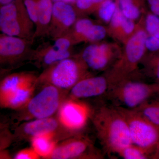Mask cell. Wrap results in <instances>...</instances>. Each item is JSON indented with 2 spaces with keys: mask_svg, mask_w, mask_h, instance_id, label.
<instances>
[{
  "mask_svg": "<svg viewBox=\"0 0 159 159\" xmlns=\"http://www.w3.org/2000/svg\"><path fill=\"white\" fill-rule=\"evenodd\" d=\"M121 27L126 34H130L134 29V24L132 20L127 18L124 16Z\"/></svg>",
  "mask_w": 159,
  "mask_h": 159,
  "instance_id": "obj_31",
  "label": "cell"
},
{
  "mask_svg": "<svg viewBox=\"0 0 159 159\" xmlns=\"http://www.w3.org/2000/svg\"><path fill=\"white\" fill-rule=\"evenodd\" d=\"M112 84L109 76H89L80 80L70 90L68 98L79 100L99 97L106 94Z\"/></svg>",
  "mask_w": 159,
  "mask_h": 159,
  "instance_id": "obj_11",
  "label": "cell"
},
{
  "mask_svg": "<svg viewBox=\"0 0 159 159\" xmlns=\"http://www.w3.org/2000/svg\"><path fill=\"white\" fill-rule=\"evenodd\" d=\"M37 79L28 83L0 102L1 107L15 110L25 105L33 97L38 87Z\"/></svg>",
  "mask_w": 159,
  "mask_h": 159,
  "instance_id": "obj_16",
  "label": "cell"
},
{
  "mask_svg": "<svg viewBox=\"0 0 159 159\" xmlns=\"http://www.w3.org/2000/svg\"><path fill=\"white\" fill-rule=\"evenodd\" d=\"M149 67L152 70V76L159 82V55L154 57L150 61Z\"/></svg>",
  "mask_w": 159,
  "mask_h": 159,
  "instance_id": "obj_29",
  "label": "cell"
},
{
  "mask_svg": "<svg viewBox=\"0 0 159 159\" xmlns=\"http://www.w3.org/2000/svg\"><path fill=\"white\" fill-rule=\"evenodd\" d=\"M156 93L159 94V82L153 84Z\"/></svg>",
  "mask_w": 159,
  "mask_h": 159,
  "instance_id": "obj_36",
  "label": "cell"
},
{
  "mask_svg": "<svg viewBox=\"0 0 159 159\" xmlns=\"http://www.w3.org/2000/svg\"><path fill=\"white\" fill-rule=\"evenodd\" d=\"M89 118L104 151L108 154H118L132 144L126 120L116 106L102 105L90 109Z\"/></svg>",
  "mask_w": 159,
  "mask_h": 159,
  "instance_id": "obj_1",
  "label": "cell"
},
{
  "mask_svg": "<svg viewBox=\"0 0 159 159\" xmlns=\"http://www.w3.org/2000/svg\"><path fill=\"white\" fill-rule=\"evenodd\" d=\"M152 103H154L156 105L158 106H159V98H157V99H154L152 101H151Z\"/></svg>",
  "mask_w": 159,
  "mask_h": 159,
  "instance_id": "obj_37",
  "label": "cell"
},
{
  "mask_svg": "<svg viewBox=\"0 0 159 159\" xmlns=\"http://www.w3.org/2000/svg\"><path fill=\"white\" fill-rule=\"evenodd\" d=\"M15 159H38L41 158L39 154L32 147L19 151L15 155Z\"/></svg>",
  "mask_w": 159,
  "mask_h": 159,
  "instance_id": "obj_26",
  "label": "cell"
},
{
  "mask_svg": "<svg viewBox=\"0 0 159 159\" xmlns=\"http://www.w3.org/2000/svg\"><path fill=\"white\" fill-rule=\"evenodd\" d=\"M124 17V15L122 13L121 9L117 8L111 20L112 26L115 28L121 26Z\"/></svg>",
  "mask_w": 159,
  "mask_h": 159,
  "instance_id": "obj_30",
  "label": "cell"
},
{
  "mask_svg": "<svg viewBox=\"0 0 159 159\" xmlns=\"http://www.w3.org/2000/svg\"><path fill=\"white\" fill-rule=\"evenodd\" d=\"M77 101L68 98L62 103L57 114L68 127L82 131L89 118L90 109Z\"/></svg>",
  "mask_w": 159,
  "mask_h": 159,
  "instance_id": "obj_12",
  "label": "cell"
},
{
  "mask_svg": "<svg viewBox=\"0 0 159 159\" xmlns=\"http://www.w3.org/2000/svg\"><path fill=\"white\" fill-rule=\"evenodd\" d=\"M78 17L73 5L64 2L54 3L47 36L53 40L68 34Z\"/></svg>",
  "mask_w": 159,
  "mask_h": 159,
  "instance_id": "obj_10",
  "label": "cell"
},
{
  "mask_svg": "<svg viewBox=\"0 0 159 159\" xmlns=\"http://www.w3.org/2000/svg\"><path fill=\"white\" fill-rule=\"evenodd\" d=\"M151 159H159V142L154 153L153 154Z\"/></svg>",
  "mask_w": 159,
  "mask_h": 159,
  "instance_id": "obj_34",
  "label": "cell"
},
{
  "mask_svg": "<svg viewBox=\"0 0 159 159\" xmlns=\"http://www.w3.org/2000/svg\"><path fill=\"white\" fill-rule=\"evenodd\" d=\"M145 45L149 51L152 52L159 51V38L151 35L147 37Z\"/></svg>",
  "mask_w": 159,
  "mask_h": 159,
  "instance_id": "obj_28",
  "label": "cell"
},
{
  "mask_svg": "<svg viewBox=\"0 0 159 159\" xmlns=\"http://www.w3.org/2000/svg\"><path fill=\"white\" fill-rule=\"evenodd\" d=\"M10 126L9 121L5 124H1V152L6 150L7 147L13 143V134L12 132L9 131Z\"/></svg>",
  "mask_w": 159,
  "mask_h": 159,
  "instance_id": "obj_24",
  "label": "cell"
},
{
  "mask_svg": "<svg viewBox=\"0 0 159 159\" xmlns=\"http://www.w3.org/2000/svg\"><path fill=\"white\" fill-rule=\"evenodd\" d=\"M52 1L54 3L57 2H64L74 5V3L76 2V0H52Z\"/></svg>",
  "mask_w": 159,
  "mask_h": 159,
  "instance_id": "obj_33",
  "label": "cell"
},
{
  "mask_svg": "<svg viewBox=\"0 0 159 159\" xmlns=\"http://www.w3.org/2000/svg\"><path fill=\"white\" fill-rule=\"evenodd\" d=\"M119 6L124 16L134 20L140 16V11L134 4L133 0H119Z\"/></svg>",
  "mask_w": 159,
  "mask_h": 159,
  "instance_id": "obj_22",
  "label": "cell"
},
{
  "mask_svg": "<svg viewBox=\"0 0 159 159\" xmlns=\"http://www.w3.org/2000/svg\"><path fill=\"white\" fill-rule=\"evenodd\" d=\"M148 2L152 13L159 16V0H148Z\"/></svg>",
  "mask_w": 159,
  "mask_h": 159,
  "instance_id": "obj_32",
  "label": "cell"
},
{
  "mask_svg": "<svg viewBox=\"0 0 159 159\" xmlns=\"http://www.w3.org/2000/svg\"><path fill=\"white\" fill-rule=\"evenodd\" d=\"M13 143L31 142L34 137L41 135L52 137L57 142L82 133L63 123L57 113L52 116L35 119L20 123L13 128Z\"/></svg>",
  "mask_w": 159,
  "mask_h": 159,
  "instance_id": "obj_4",
  "label": "cell"
},
{
  "mask_svg": "<svg viewBox=\"0 0 159 159\" xmlns=\"http://www.w3.org/2000/svg\"><path fill=\"white\" fill-rule=\"evenodd\" d=\"M75 55L73 50L61 51L54 43H44L34 49L30 62L38 68L43 70L55 63Z\"/></svg>",
  "mask_w": 159,
  "mask_h": 159,
  "instance_id": "obj_13",
  "label": "cell"
},
{
  "mask_svg": "<svg viewBox=\"0 0 159 159\" xmlns=\"http://www.w3.org/2000/svg\"><path fill=\"white\" fill-rule=\"evenodd\" d=\"M156 94L153 84L125 79L113 84L106 95L109 99L117 103L116 106L135 109Z\"/></svg>",
  "mask_w": 159,
  "mask_h": 159,
  "instance_id": "obj_8",
  "label": "cell"
},
{
  "mask_svg": "<svg viewBox=\"0 0 159 159\" xmlns=\"http://www.w3.org/2000/svg\"><path fill=\"white\" fill-rule=\"evenodd\" d=\"M14 1L15 0H0V6L9 4Z\"/></svg>",
  "mask_w": 159,
  "mask_h": 159,
  "instance_id": "obj_35",
  "label": "cell"
},
{
  "mask_svg": "<svg viewBox=\"0 0 159 159\" xmlns=\"http://www.w3.org/2000/svg\"><path fill=\"white\" fill-rule=\"evenodd\" d=\"M117 8L113 0H105L98 9V16L102 20L108 22L111 19Z\"/></svg>",
  "mask_w": 159,
  "mask_h": 159,
  "instance_id": "obj_23",
  "label": "cell"
},
{
  "mask_svg": "<svg viewBox=\"0 0 159 159\" xmlns=\"http://www.w3.org/2000/svg\"><path fill=\"white\" fill-rule=\"evenodd\" d=\"M88 69L79 55H75L43 70L38 77V86L51 84L69 92L80 80L90 76Z\"/></svg>",
  "mask_w": 159,
  "mask_h": 159,
  "instance_id": "obj_3",
  "label": "cell"
},
{
  "mask_svg": "<svg viewBox=\"0 0 159 159\" xmlns=\"http://www.w3.org/2000/svg\"><path fill=\"white\" fill-rule=\"evenodd\" d=\"M142 116L159 129V106L146 101L135 108Z\"/></svg>",
  "mask_w": 159,
  "mask_h": 159,
  "instance_id": "obj_18",
  "label": "cell"
},
{
  "mask_svg": "<svg viewBox=\"0 0 159 159\" xmlns=\"http://www.w3.org/2000/svg\"><path fill=\"white\" fill-rule=\"evenodd\" d=\"M38 87H41L39 92L11 114L9 122L12 128L22 122L54 116L68 98L69 92L54 86L46 84Z\"/></svg>",
  "mask_w": 159,
  "mask_h": 159,
  "instance_id": "obj_2",
  "label": "cell"
},
{
  "mask_svg": "<svg viewBox=\"0 0 159 159\" xmlns=\"http://www.w3.org/2000/svg\"><path fill=\"white\" fill-rule=\"evenodd\" d=\"M23 1L31 19L36 26L37 22V5L39 0H23Z\"/></svg>",
  "mask_w": 159,
  "mask_h": 159,
  "instance_id": "obj_27",
  "label": "cell"
},
{
  "mask_svg": "<svg viewBox=\"0 0 159 159\" xmlns=\"http://www.w3.org/2000/svg\"><path fill=\"white\" fill-rule=\"evenodd\" d=\"M36 26L23 0L0 6L1 33L34 41Z\"/></svg>",
  "mask_w": 159,
  "mask_h": 159,
  "instance_id": "obj_5",
  "label": "cell"
},
{
  "mask_svg": "<svg viewBox=\"0 0 159 159\" xmlns=\"http://www.w3.org/2000/svg\"><path fill=\"white\" fill-rule=\"evenodd\" d=\"M118 154L125 159H150L149 156L145 151L133 144L123 148Z\"/></svg>",
  "mask_w": 159,
  "mask_h": 159,
  "instance_id": "obj_20",
  "label": "cell"
},
{
  "mask_svg": "<svg viewBox=\"0 0 159 159\" xmlns=\"http://www.w3.org/2000/svg\"><path fill=\"white\" fill-rule=\"evenodd\" d=\"M34 41L16 36L0 34L1 73L6 74L30 62L34 49Z\"/></svg>",
  "mask_w": 159,
  "mask_h": 159,
  "instance_id": "obj_7",
  "label": "cell"
},
{
  "mask_svg": "<svg viewBox=\"0 0 159 159\" xmlns=\"http://www.w3.org/2000/svg\"><path fill=\"white\" fill-rule=\"evenodd\" d=\"M31 145L42 159H45L51 153L57 142L51 136L41 135L34 137L31 141Z\"/></svg>",
  "mask_w": 159,
  "mask_h": 159,
  "instance_id": "obj_17",
  "label": "cell"
},
{
  "mask_svg": "<svg viewBox=\"0 0 159 159\" xmlns=\"http://www.w3.org/2000/svg\"><path fill=\"white\" fill-rule=\"evenodd\" d=\"M145 25L146 30L151 36L159 38V16L152 13L148 15Z\"/></svg>",
  "mask_w": 159,
  "mask_h": 159,
  "instance_id": "obj_25",
  "label": "cell"
},
{
  "mask_svg": "<svg viewBox=\"0 0 159 159\" xmlns=\"http://www.w3.org/2000/svg\"><path fill=\"white\" fill-rule=\"evenodd\" d=\"M116 107L126 120L132 143L142 148L151 158L159 142V129L135 109Z\"/></svg>",
  "mask_w": 159,
  "mask_h": 159,
  "instance_id": "obj_6",
  "label": "cell"
},
{
  "mask_svg": "<svg viewBox=\"0 0 159 159\" xmlns=\"http://www.w3.org/2000/svg\"><path fill=\"white\" fill-rule=\"evenodd\" d=\"M38 76L34 71H23L5 75L0 83V102L28 83L37 79Z\"/></svg>",
  "mask_w": 159,
  "mask_h": 159,
  "instance_id": "obj_15",
  "label": "cell"
},
{
  "mask_svg": "<svg viewBox=\"0 0 159 159\" xmlns=\"http://www.w3.org/2000/svg\"><path fill=\"white\" fill-rule=\"evenodd\" d=\"M105 0H76L73 6L80 16L98 9L101 4Z\"/></svg>",
  "mask_w": 159,
  "mask_h": 159,
  "instance_id": "obj_19",
  "label": "cell"
},
{
  "mask_svg": "<svg viewBox=\"0 0 159 159\" xmlns=\"http://www.w3.org/2000/svg\"><path fill=\"white\" fill-rule=\"evenodd\" d=\"M79 56L89 69L95 71L104 70L110 60L108 46L106 44H91L86 47Z\"/></svg>",
  "mask_w": 159,
  "mask_h": 159,
  "instance_id": "obj_14",
  "label": "cell"
},
{
  "mask_svg": "<svg viewBox=\"0 0 159 159\" xmlns=\"http://www.w3.org/2000/svg\"><path fill=\"white\" fill-rule=\"evenodd\" d=\"M106 35V30L104 27L94 24L91 26L83 35L80 42L82 41L97 42L104 39Z\"/></svg>",
  "mask_w": 159,
  "mask_h": 159,
  "instance_id": "obj_21",
  "label": "cell"
},
{
  "mask_svg": "<svg viewBox=\"0 0 159 159\" xmlns=\"http://www.w3.org/2000/svg\"><path fill=\"white\" fill-rule=\"evenodd\" d=\"M93 142L80 134L57 142L44 159H99L103 158Z\"/></svg>",
  "mask_w": 159,
  "mask_h": 159,
  "instance_id": "obj_9",
  "label": "cell"
}]
</instances>
